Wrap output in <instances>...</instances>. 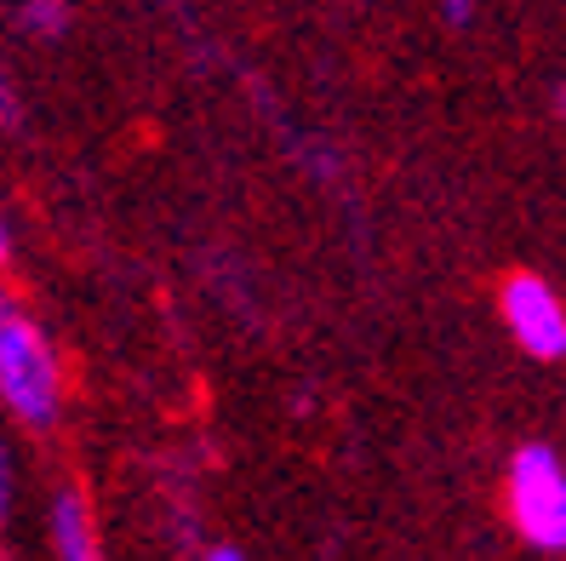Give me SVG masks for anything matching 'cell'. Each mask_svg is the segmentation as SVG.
<instances>
[{
	"mask_svg": "<svg viewBox=\"0 0 566 561\" xmlns=\"http://www.w3.org/2000/svg\"><path fill=\"white\" fill-rule=\"evenodd\" d=\"M0 402L29 430H52L63 413V367L57 350L29 315L0 304Z\"/></svg>",
	"mask_w": 566,
	"mask_h": 561,
	"instance_id": "obj_1",
	"label": "cell"
},
{
	"mask_svg": "<svg viewBox=\"0 0 566 561\" xmlns=\"http://www.w3.org/2000/svg\"><path fill=\"white\" fill-rule=\"evenodd\" d=\"M504 499H510L515 533H521L532 550H544V555H560V550H566V465H560L555 447L526 441V447L510 458Z\"/></svg>",
	"mask_w": 566,
	"mask_h": 561,
	"instance_id": "obj_2",
	"label": "cell"
},
{
	"mask_svg": "<svg viewBox=\"0 0 566 561\" xmlns=\"http://www.w3.org/2000/svg\"><path fill=\"white\" fill-rule=\"evenodd\" d=\"M497 310H504V326L532 361L566 355V304L544 276H510L504 292H497Z\"/></svg>",
	"mask_w": 566,
	"mask_h": 561,
	"instance_id": "obj_3",
	"label": "cell"
},
{
	"mask_svg": "<svg viewBox=\"0 0 566 561\" xmlns=\"http://www.w3.org/2000/svg\"><path fill=\"white\" fill-rule=\"evenodd\" d=\"M52 550H57V561H104L97 533H92V516H86V499L75 487H63L52 499Z\"/></svg>",
	"mask_w": 566,
	"mask_h": 561,
	"instance_id": "obj_4",
	"label": "cell"
},
{
	"mask_svg": "<svg viewBox=\"0 0 566 561\" xmlns=\"http://www.w3.org/2000/svg\"><path fill=\"white\" fill-rule=\"evenodd\" d=\"M18 23L29 29V35L52 41V35H63V29H70V0H23Z\"/></svg>",
	"mask_w": 566,
	"mask_h": 561,
	"instance_id": "obj_5",
	"label": "cell"
},
{
	"mask_svg": "<svg viewBox=\"0 0 566 561\" xmlns=\"http://www.w3.org/2000/svg\"><path fill=\"white\" fill-rule=\"evenodd\" d=\"M12 510V458H7V441H0V521Z\"/></svg>",
	"mask_w": 566,
	"mask_h": 561,
	"instance_id": "obj_6",
	"label": "cell"
},
{
	"mask_svg": "<svg viewBox=\"0 0 566 561\" xmlns=\"http://www.w3.org/2000/svg\"><path fill=\"white\" fill-rule=\"evenodd\" d=\"M201 561H247V555H241V550H235V544H218V550H207V555H201Z\"/></svg>",
	"mask_w": 566,
	"mask_h": 561,
	"instance_id": "obj_7",
	"label": "cell"
},
{
	"mask_svg": "<svg viewBox=\"0 0 566 561\" xmlns=\"http://www.w3.org/2000/svg\"><path fill=\"white\" fill-rule=\"evenodd\" d=\"M470 7H475V0H447V12H452V18H470Z\"/></svg>",
	"mask_w": 566,
	"mask_h": 561,
	"instance_id": "obj_8",
	"label": "cell"
},
{
	"mask_svg": "<svg viewBox=\"0 0 566 561\" xmlns=\"http://www.w3.org/2000/svg\"><path fill=\"white\" fill-rule=\"evenodd\" d=\"M555 115H566V86H555Z\"/></svg>",
	"mask_w": 566,
	"mask_h": 561,
	"instance_id": "obj_9",
	"label": "cell"
},
{
	"mask_svg": "<svg viewBox=\"0 0 566 561\" xmlns=\"http://www.w3.org/2000/svg\"><path fill=\"white\" fill-rule=\"evenodd\" d=\"M0 263H7V224H0Z\"/></svg>",
	"mask_w": 566,
	"mask_h": 561,
	"instance_id": "obj_10",
	"label": "cell"
}]
</instances>
